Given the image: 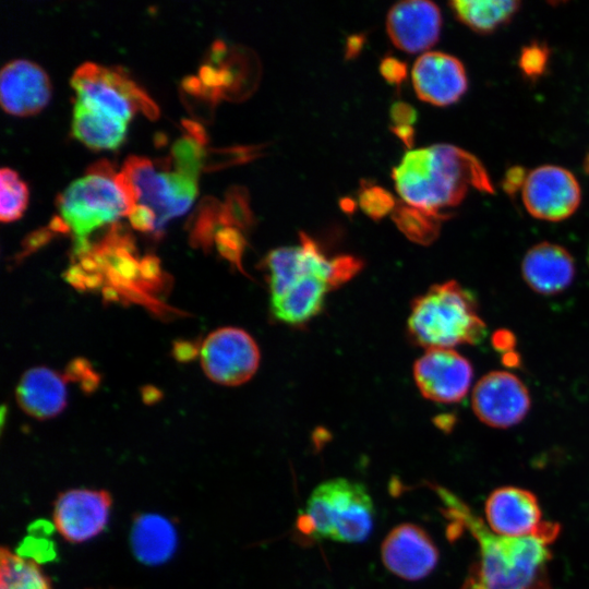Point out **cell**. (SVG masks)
I'll return each instance as SVG.
<instances>
[{
  "label": "cell",
  "instance_id": "cb8c5ba5",
  "mask_svg": "<svg viewBox=\"0 0 589 589\" xmlns=\"http://www.w3.org/2000/svg\"><path fill=\"white\" fill-rule=\"evenodd\" d=\"M0 589H53L38 563L2 548L0 552Z\"/></svg>",
  "mask_w": 589,
  "mask_h": 589
},
{
  "label": "cell",
  "instance_id": "44dd1931",
  "mask_svg": "<svg viewBox=\"0 0 589 589\" xmlns=\"http://www.w3.org/2000/svg\"><path fill=\"white\" fill-rule=\"evenodd\" d=\"M131 546L134 555L142 563L163 564L176 551V529L167 518L160 515H141L133 522Z\"/></svg>",
  "mask_w": 589,
  "mask_h": 589
},
{
  "label": "cell",
  "instance_id": "83f0119b",
  "mask_svg": "<svg viewBox=\"0 0 589 589\" xmlns=\"http://www.w3.org/2000/svg\"><path fill=\"white\" fill-rule=\"evenodd\" d=\"M221 226L247 229L253 224V213L245 188L233 185L226 193L221 209Z\"/></svg>",
  "mask_w": 589,
  "mask_h": 589
},
{
  "label": "cell",
  "instance_id": "9c48e42d",
  "mask_svg": "<svg viewBox=\"0 0 589 589\" xmlns=\"http://www.w3.org/2000/svg\"><path fill=\"white\" fill-rule=\"evenodd\" d=\"M490 529L503 537H533L548 544L555 540L560 526L542 521L537 497L527 490L505 486L493 491L485 502Z\"/></svg>",
  "mask_w": 589,
  "mask_h": 589
},
{
  "label": "cell",
  "instance_id": "8992f818",
  "mask_svg": "<svg viewBox=\"0 0 589 589\" xmlns=\"http://www.w3.org/2000/svg\"><path fill=\"white\" fill-rule=\"evenodd\" d=\"M170 159L158 170L148 158L129 156L116 177L133 206L144 205L155 214L154 235L161 233L171 218L185 213L197 191L195 179L169 170Z\"/></svg>",
  "mask_w": 589,
  "mask_h": 589
},
{
  "label": "cell",
  "instance_id": "3957f363",
  "mask_svg": "<svg viewBox=\"0 0 589 589\" xmlns=\"http://www.w3.org/2000/svg\"><path fill=\"white\" fill-rule=\"evenodd\" d=\"M408 333L428 349L476 345L486 335L472 293L456 280L436 284L411 303Z\"/></svg>",
  "mask_w": 589,
  "mask_h": 589
},
{
  "label": "cell",
  "instance_id": "8d00e7d4",
  "mask_svg": "<svg viewBox=\"0 0 589 589\" xmlns=\"http://www.w3.org/2000/svg\"><path fill=\"white\" fill-rule=\"evenodd\" d=\"M390 120L394 125H412L417 121V110L405 101H396L389 109Z\"/></svg>",
  "mask_w": 589,
  "mask_h": 589
},
{
  "label": "cell",
  "instance_id": "d6986e66",
  "mask_svg": "<svg viewBox=\"0 0 589 589\" xmlns=\"http://www.w3.org/2000/svg\"><path fill=\"white\" fill-rule=\"evenodd\" d=\"M575 262L562 245L541 242L531 247L521 263L526 284L536 292L551 296L565 290L575 277Z\"/></svg>",
  "mask_w": 589,
  "mask_h": 589
},
{
  "label": "cell",
  "instance_id": "7402d4cb",
  "mask_svg": "<svg viewBox=\"0 0 589 589\" xmlns=\"http://www.w3.org/2000/svg\"><path fill=\"white\" fill-rule=\"evenodd\" d=\"M71 129L72 135L91 148L115 149L123 142L127 122L76 98Z\"/></svg>",
  "mask_w": 589,
  "mask_h": 589
},
{
  "label": "cell",
  "instance_id": "2e32d148",
  "mask_svg": "<svg viewBox=\"0 0 589 589\" xmlns=\"http://www.w3.org/2000/svg\"><path fill=\"white\" fill-rule=\"evenodd\" d=\"M442 14L426 0H406L394 4L387 13L386 31L400 50L416 53L431 48L440 38Z\"/></svg>",
  "mask_w": 589,
  "mask_h": 589
},
{
  "label": "cell",
  "instance_id": "f546056e",
  "mask_svg": "<svg viewBox=\"0 0 589 589\" xmlns=\"http://www.w3.org/2000/svg\"><path fill=\"white\" fill-rule=\"evenodd\" d=\"M396 202L386 189L371 183H363L358 194V205L362 212L374 220H380L393 212Z\"/></svg>",
  "mask_w": 589,
  "mask_h": 589
},
{
  "label": "cell",
  "instance_id": "9a60e30c",
  "mask_svg": "<svg viewBox=\"0 0 589 589\" xmlns=\"http://www.w3.org/2000/svg\"><path fill=\"white\" fill-rule=\"evenodd\" d=\"M417 96L434 106L457 103L468 88V77L461 61L456 57L431 51L421 55L411 71Z\"/></svg>",
  "mask_w": 589,
  "mask_h": 589
},
{
  "label": "cell",
  "instance_id": "7c38bea8",
  "mask_svg": "<svg viewBox=\"0 0 589 589\" xmlns=\"http://www.w3.org/2000/svg\"><path fill=\"white\" fill-rule=\"evenodd\" d=\"M473 369L453 349H428L413 365V377L426 399L442 404L461 400L468 393Z\"/></svg>",
  "mask_w": 589,
  "mask_h": 589
},
{
  "label": "cell",
  "instance_id": "ba28073f",
  "mask_svg": "<svg viewBox=\"0 0 589 589\" xmlns=\"http://www.w3.org/2000/svg\"><path fill=\"white\" fill-rule=\"evenodd\" d=\"M200 358L202 369L211 381L237 386L254 375L261 354L249 333L238 327H221L203 340Z\"/></svg>",
  "mask_w": 589,
  "mask_h": 589
},
{
  "label": "cell",
  "instance_id": "ffe728a7",
  "mask_svg": "<svg viewBox=\"0 0 589 589\" xmlns=\"http://www.w3.org/2000/svg\"><path fill=\"white\" fill-rule=\"evenodd\" d=\"M15 395L20 407L38 420L51 419L67 406L63 377L46 366L27 370L19 381Z\"/></svg>",
  "mask_w": 589,
  "mask_h": 589
},
{
  "label": "cell",
  "instance_id": "e575fe53",
  "mask_svg": "<svg viewBox=\"0 0 589 589\" xmlns=\"http://www.w3.org/2000/svg\"><path fill=\"white\" fill-rule=\"evenodd\" d=\"M383 79L389 84L399 85L407 77V64L392 56L385 57L380 64Z\"/></svg>",
  "mask_w": 589,
  "mask_h": 589
},
{
  "label": "cell",
  "instance_id": "7a4b0ae2",
  "mask_svg": "<svg viewBox=\"0 0 589 589\" xmlns=\"http://www.w3.org/2000/svg\"><path fill=\"white\" fill-rule=\"evenodd\" d=\"M440 494L446 514L466 527L480 546V562L462 589H550L545 567L551 554L545 543L533 537L498 536L452 493Z\"/></svg>",
  "mask_w": 589,
  "mask_h": 589
},
{
  "label": "cell",
  "instance_id": "ac0fdd59",
  "mask_svg": "<svg viewBox=\"0 0 589 589\" xmlns=\"http://www.w3.org/2000/svg\"><path fill=\"white\" fill-rule=\"evenodd\" d=\"M330 263L327 267L309 272L285 290L271 297V312L275 318L289 325H302L323 309L329 285Z\"/></svg>",
  "mask_w": 589,
  "mask_h": 589
},
{
  "label": "cell",
  "instance_id": "8fae6325",
  "mask_svg": "<svg viewBox=\"0 0 589 589\" xmlns=\"http://www.w3.org/2000/svg\"><path fill=\"white\" fill-rule=\"evenodd\" d=\"M471 406L480 421L506 429L520 422L530 409L526 385L513 373L492 371L472 390Z\"/></svg>",
  "mask_w": 589,
  "mask_h": 589
},
{
  "label": "cell",
  "instance_id": "e0dca14e",
  "mask_svg": "<svg viewBox=\"0 0 589 589\" xmlns=\"http://www.w3.org/2000/svg\"><path fill=\"white\" fill-rule=\"evenodd\" d=\"M51 85L45 70L26 59L7 62L0 74L2 108L15 116H29L40 111L49 101Z\"/></svg>",
  "mask_w": 589,
  "mask_h": 589
},
{
  "label": "cell",
  "instance_id": "b9f144b4",
  "mask_svg": "<svg viewBox=\"0 0 589 589\" xmlns=\"http://www.w3.org/2000/svg\"><path fill=\"white\" fill-rule=\"evenodd\" d=\"M340 207L347 213H352L356 208V203L349 197H344L340 200Z\"/></svg>",
  "mask_w": 589,
  "mask_h": 589
},
{
  "label": "cell",
  "instance_id": "1f68e13d",
  "mask_svg": "<svg viewBox=\"0 0 589 589\" xmlns=\"http://www.w3.org/2000/svg\"><path fill=\"white\" fill-rule=\"evenodd\" d=\"M214 240L216 241L220 254L240 266L245 241L239 229L221 226L217 229Z\"/></svg>",
  "mask_w": 589,
  "mask_h": 589
},
{
  "label": "cell",
  "instance_id": "d6a6232c",
  "mask_svg": "<svg viewBox=\"0 0 589 589\" xmlns=\"http://www.w3.org/2000/svg\"><path fill=\"white\" fill-rule=\"evenodd\" d=\"M16 553L38 564L51 561L56 556V550L51 541L33 534L24 539Z\"/></svg>",
  "mask_w": 589,
  "mask_h": 589
},
{
  "label": "cell",
  "instance_id": "5b68a950",
  "mask_svg": "<svg viewBox=\"0 0 589 589\" xmlns=\"http://www.w3.org/2000/svg\"><path fill=\"white\" fill-rule=\"evenodd\" d=\"M117 173L108 160H98L57 196L60 217L75 238L76 254L89 247L87 237L95 229L128 216L133 207Z\"/></svg>",
  "mask_w": 589,
  "mask_h": 589
},
{
  "label": "cell",
  "instance_id": "d590c367",
  "mask_svg": "<svg viewBox=\"0 0 589 589\" xmlns=\"http://www.w3.org/2000/svg\"><path fill=\"white\" fill-rule=\"evenodd\" d=\"M128 218L135 229L144 232H155V214L144 205L135 204L128 214Z\"/></svg>",
  "mask_w": 589,
  "mask_h": 589
},
{
  "label": "cell",
  "instance_id": "603a6c76",
  "mask_svg": "<svg viewBox=\"0 0 589 589\" xmlns=\"http://www.w3.org/2000/svg\"><path fill=\"white\" fill-rule=\"evenodd\" d=\"M455 16L479 34H489L509 22L520 7L519 1L456 0L449 2Z\"/></svg>",
  "mask_w": 589,
  "mask_h": 589
},
{
  "label": "cell",
  "instance_id": "ab89813d",
  "mask_svg": "<svg viewBox=\"0 0 589 589\" xmlns=\"http://www.w3.org/2000/svg\"><path fill=\"white\" fill-rule=\"evenodd\" d=\"M390 131L404 143L406 147H412L414 141V130L412 125H393Z\"/></svg>",
  "mask_w": 589,
  "mask_h": 589
},
{
  "label": "cell",
  "instance_id": "4dcf8cb0",
  "mask_svg": "<svg viewBox=\"0 0 589 589\" xmlns=\"http://www.w3.org/2000/svg\"><path fill=\"white\" fill-rule=\"evenodd\" d=\"M550 58L548 47L541 43H531L520 52L518 64L528 79H538L546 70Z\"/></svg>",
  "mask_w": 589,
  "mask_h": 589
},
{
  "label": "cell",
  "instance_id": "30bf717a",
  "mask_svg": "<svg viewBox=\"0 0 589 589\" xmlns=\"http://www.w3.org/2000/svg\"><path fill=\"white\" fill-rule=\"evenodd\" d=\"M522 203L534 218L561 221L572 216L581 202V189L575 176L555 165L531 170L521 188Z\"/></svg>",
  "mask_w": 589,
  "mask_h": 589
},
{
  "label": "cell",
  "instance_id": "60d3db41",
  "mask_svg": "<svg viewBox=\"0 0 589 589\" xmlns=\"http://www.w3.org/2000/svg\"><path fill=\"white\" fill-rule=\"evenodd\" d=\"M183 125L190 132L191 136L194 140H196L200 144L205 143L206 136H205V133H204V131H203V129L201 128L200 124H197V123H195L193 121L184 120Z\"/></svg>",
  "mask_w": 589,
  "mask_h": 589
},
{
  "label": "cell",
  "instance_id": "6da1fadb",
  "mask_svg": "<svg viewBox=\"0 0 589 589\" xmlns=\"http://www.w3.org/2000/svg\"><path fill=\"white\" fill-rule=\"evenodd\" d=\"M392 178L405 203L436 214L459 204L469 188L493 192L481 163L450 144L410 149L393 169Z\"/></svg>",
  "mask_w": 589,
  "mask_h": 589
},
{
  "label": "cell",
  "instance_id": "f35d334b",
  "mask_svg": "<svg viewBox=\"0 0 589 589\" xmlns=\"http://www.w3.org/2000/svg\"><path fill=\"white\" fill-rule=\"evenodd\" d=\"M365 43V36L363 34H356L351 35L347 38L346 43V59H353L356 58L361 49L363 48Z\"/></svg>",
  "mask_w": 589,
  "mask_h": 589
},
{
  "label": "cell",
  "instance_id": "277c9868",
  "mask_svg": "<svg viewBox=\"0 0 589 589\" xmlns=\"http://www.w3.org/2000/svg\"><path fill=\"white\" fill-rule=\"evenodd\" d=\"M374 504L360 482L334 478L317 484L298 519V528L313 539L359 543L369 538Z\"/></svg>",
  "mask_w": 589,
  "mask_h": 589
},
{
  "label": "cell",
  "instance_id": "f1b7e54d",
  "mask_svg": "<svg viewBox=\"0 0 589 589\" xmlns=\"http://www.w3.org/2000/svg\"><path fill=\"white\" fill-rule=\"evenodd\" d=\"M203 156L201 144L191 135L178 139L171 148L175 170L195 180L202 167Z\"/></svg>",
  "mask_w": 589,
  "mask_h": 589
},
{
  "label": "cell",
  "instance_id": "4316f807",
  "mask_svg": "<svg viewBox=\"0 0 589 589\" xmlns=\"http://www.w3.org/2000/svg\"><path fill=\"white\" fill-rule=\"evenodd\" d=\"M223 204L212 196H205L200 202L191 219V239L193 244L208 247L221 225Z\"/></svg>",
  "mask_w": 589,
  "mask_h": 589
},
{
  "label": "cell",
  "instance_id": "5bb4252c",
  "mask_svg": "<svg viewBox=\"0 0 589 589\" xmlns=\"http://www.w3.org/2000/svg\"><path fill=\"white\" fill-rule=\"evenodd\" d=\"M381 557L392 574L406 580H419L435 568L438 551L424 529L414 524H401L383 540Z\"/></svg>",
  "mask_w": 589,
  "mask_h": 589
},
{
  "label": "cell",
  "instance_id": "484cf974",
  "mask_svg": "<svg viewBox=\"0 0 589 589\" xmlns=\"http://www.w3.org/2000/svg\"><path fill=\"white\" fill-rule=\"evenodd\" d=\"M27 187L16 171L3 167L0 171V218L4 223L19 219L27 205Z\"/></svg>",
  "mask_w": 589,
  "mask_h": 589
},
{
  "label": "cell",
  "instance_id": "836d02e7",
  "mask_svg": "<svg viewBox=\"0 0 589 589\" xmlns=\"http://www.w3.org/2000/svg\"><path fill=\"white\" fill-rule=\"evenodd\" d=\"M362 262L352 255H339L330 260V288L351 279L361 268Z\"/></svg>",
  "mask_w": 589,
  "mask_h": 589
},
{
  "label": "cell",
  "instance_id": "4fadbf2b",
  "mask_svg": "<svg viewBox=\"0 0 589 589\" xmlns=\"http://www.w3.org/2000/svg\"><path fill=\"white\" fill-rule=\"evenodd\" d=\"M111 505V495L106 490L71 489L61 492L53 504L55 528L68 542L88 541L106 528Z\"/></svg>",
  "mask_w": 589,
  "mask_h": 589
},
{
  "label": "cell",
  "instance_id": "52a82bcc",
  "mask_svg": "<svg viewBox=\"0 0 589 589\" xmlns=\"http://www.w3.org/2000/svg\"><path fill=\"white\" fill-rule=\"evenodd\" d=\"M71 85L76 98L125 122L137 109L151 119L158 117L156 104L121 68L84 62L73 72Z\"/></svg>",
  "mask_w": 589,
  "mask_h": 589
},
{
  "label": "cell",
  "instance_id": "d4e9b609",
  "mask_svg": "<svg viewBox=\"0 0 589 589\" xmlns=\"http://www.w3.org/2000/svg\"><path fill=\"white\" fill-rule=\"evenodd\" d=\"M392 217L408 239L419 244H430L438 236L441 220L445 215L399 202L396 204Z\"/></svg>",
  "mask_w": 589,
  "mask_h": 589
},
{
  "label": "cell",
  "instance_id": "74e56055",
  "mask_svg": "<svg viewBox=\"0 0 589 589\" xmlns=\"http://www.w3.org/2000/svg\"><path fill=\"white\" fill-rule=\"evenodd\" d=\"M525 171L520 167H514L509 169L505 176L504 189L506 192H516L520 187L522 188L525 181Z\"/></svg>",
  "mask_w": 589,
  "mask_h": 589
}]
</instances>
